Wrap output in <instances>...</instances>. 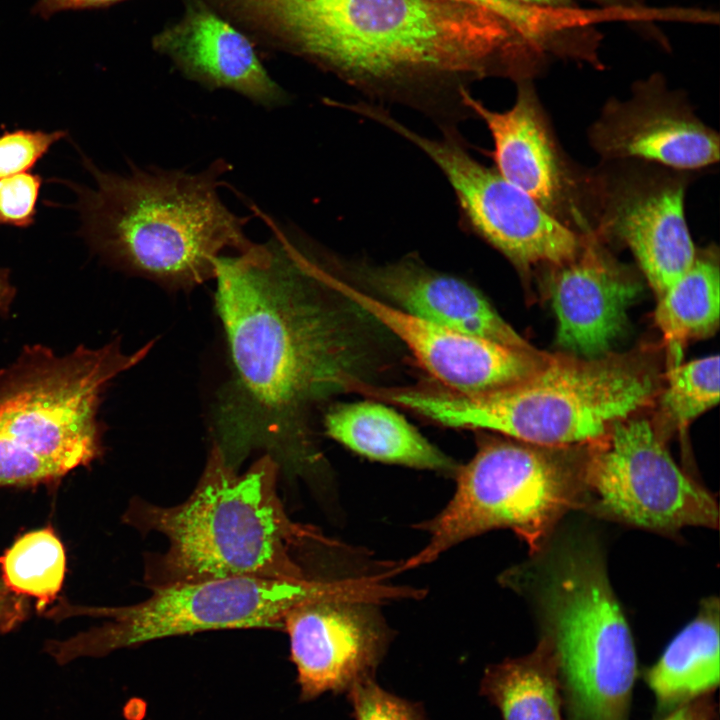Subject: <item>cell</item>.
I'll list each match as a JSON object with an SVG mask.
<instances>
[{"label": "cell", "mask_w": 720, "mask_h": 720, "mask_svg": "<svg viewBox=\"0 0 720 720\" xmlns=\"http://www.w3.org/2000/svg\"><path fill=\"white\" fill-rule=\"evenodd\" d=\"M264 243L216 262L214 304L230 376L217 395L214 443L238 470L263 451L287 475L322 474L313 409L360 390L369 350L344 298L322 274V249L272 225Z\"/></svg>", "instance_id": "cell-1"}, {"label": "cell", "mask_w": 720, "mask_h": 720, "mask_svg": "<svg viewBox=\"0 0 720 720\" xmlns=\"http://www.w3.org/2000/svg\"><path fill=\"white\" fill-rule=\"evenodd\" d=\"M203 1L255 42L416 110L442 134L474 117L464 101L474 82L533 80L552 54L548 41L457 0Z\"/></svg>", "instance_id": "cell-2"}, {"label": "cell", "mask_w": 720, "mask_h": 720, "mask_svg": "<svg viewBox=\"0 0 720 720\" xmlns=\"http://www.w3.org/2000/svg\"><path fill=\"white\" fill-rule=\"evenodd\" d=\"M82 160L94 186L66 182L77 195L80 234L116 270L189 292L215 278L224 251L254 243L245 234L248 218L219 196L220 176L230 168L224 160L197 173L132 167L126 175Z\"/></svg>", "instance_id": "cell-3"}, {"label": "cell", "mask_w": 720, "mask_h": 720, "mask_svg": "<svg viewBox=\"0 0 720 720\" xmlns=\"http://www.w3.org/2000/svg\"><path fill=\"white\" fill-rule=\"evenodd\" d=\"M278 464L264 454L244 473L213 442L195 489L182 503L159 506L134 498L123 520L168 540L145 561L150 589L230 577L305 580L301 553L329 544L312 527L293 521L277 491Z\"/></svg>", "instance_id": "cell-4"}, {"label": "cell", "mask_w": 720, "mask_h": 720, "mask_svg": "<svg viewBox=\"0 0 720 720\" xmlns=\"http://www.w3.org/2000/svg\"><path fill=\"white\" fill-rule=\"evenodd\" d=\"M660 390L655 354L639 349L593 358L552 354L525 380L490 391L390 388L382 397L444 426L572 447L598 440L615 423L651 404Z\"/></svg>", "instance_id": "cell-5"}, {"label": "cell", "mask_w": 720, "mask_h": 720, "mask_svg": "<svg viewBox=\"0 0 720 720\" xmlns=\"http://www.w3.org/2000/svg\"><path fill=\"white\" fill-rule=\"evenodd\" d=\"M154 343L125 353L116 337L64 355L42 344L25 345L0 369V486L56 481L101 457L104 395Z\"/></svg>", "instance_id": "cell-6"}, {"label": "cell", "mask_w": 720, "mask_h": 720, "mask_svg": "<svg viewBox=\"0 0 720 720\" xmlns=\"http://www.w3.org/2000/svg\"><path fill=\"white\" fill-rule=\"evenodd\" d=\"M568 448L483 439L473 458L458 467L452 498L420 526L429 536L426 545L401 570L431 563L493 529H511L538 549L557 520L581 502L580 452Z\"/></svg>", "instance_id": "cell-7"}, {"label": "cell", "mask_w": 720, "mask_h": 720, "mask_svg": "<svg viewBox=\"0 0 720 720\" xmlns=\"http://www.w3.org/2000/svg\"><path fill=\"white\" fill-rule=\"evenodd\" d=\"M541 609L568 720H628L636 651L599 558L565 553L545 582Z\"/></svg>", "instance_id": "cell-8"}, {"label": "cell", "mask_w": 720, "mask_h": 720, "mask_svg": "<svg viewBox=\"0 0 720 720\" xmlns=\"http://www.w3.org/2000/svg\"><path fill=\"white\" fill-rule=\"evenodd\" d=\"M323 579L280 580L230 577L177 583L152 590L146 600L121 607H80L62 602L50 617L105 618L102 625L45 649L58 663L101 657L149 641L220 629L261 628L284 631L288 611L316 593Z\"/></svg>", "instance_id": "cell-9"}, {"label": "cell", "mask_w": 720, "mask_h": 720, "mask_svg": "<svg viewBox=\"0 0 720 720\" xmlns=\"http://www.w3.org/2000/svg\"><path fill=\"white\" fill-rule=\"evenodd\" d=\"M349 109L425 153L452 188L464 228L501 253L522 274L562 263L579 249L580 232L552 216L494 167L476 160L459 132L430 138L399 121L380 104L358 101Z\"/></svg>", "instance_id": "cell-10"}, {"label": "cell", "mask_w": 720, "mask_h": 720, "mask_svg": "<svg viewBox=\"0 0 720 720\" xmlns=\"http://www.w3.org/2000/svg\"><path fill=\"white\" fill-rule=\"evenodd\" d=\"M664 443L650 420L630 416L615 423L580 450L581 499L584 494L600 514L648 530L716 528L714 498L677 466Z\"/></svg>", "instance_id": "cell-11"}, {"label": "cell", "mask_w": 720, "mask_h": 720, "mask_svg": "<svg viewBox=\"0 0 720 720\" xmlns=\"http://www.w3.org/2000/svg\"><path fill=\"white\" fill-rule=\"evenodd\" d=\"M689 173L636 160L603 161L583 173L590 229L630 250L656 298L696 257L684 212Z\"/></svg>", "instance_id": "cell-12"}, {"label": "cell", "mask_w": 720, "mask_h": 720, "mask_svg": "<svg viewBox=\"0 0 720 720\" xmlns=\"http://www.w3.org/2000/svg\"><path fill=\"white\" fill-rule=\"evenodd\" d=\"M370 584L324 580L319 590L293 606L284 618L300 698L348 692L374 678L391 633L375 606Z\"/></svg>", "instance_id": "cell-13"}, {"label": "cell", "mask_w": 720, "mask_h": 720, "mask_svg": "<svg viewBox=\"0 0 720 720\" xmlns=\"http://www.w3.org/2000/svg\"><path fill=\"white\" fill-rule=\"evenodd\" d=\"M322 274L331 288L405 344L443 388L477 393L507 387L536 373L552 356L463 334L404 311L343 277L327 252Z\"/></svg>", "instance_id": "cell-14"}, {"label": "cell", "mask_w": 720, "mask_h": 720, "mask_svg": "<svg viewBox=\"0 0 720 720\" xmlns=\"http://www.w3.org/2000/svg\"><path fill=\"white\" fill-rule=\"evenodd\" d=\"M588 139L603 161L636 160L683 172L719 161L718 133L658 73L637 81L625 100H608Z\"/></svg>", "instance_id": "cell-15"}, {"label": "cell", "mask_w": 720, "mask_h": 720, "mask_svg": "<svg viewBox=\"0 0 720 720\" xmlns=\"http://www.w3.org/2000/svg\"><path fill=\"white\" fill-rule=\"evenodd\" d=\"M516 85L514 104L507 110H492L471 91L464 95L465 104L490 132L494 168L577 231L586 220L581 209L583 173L576 172L561 151L533 81Z\"/></svg>", "instance_id": "cell-16"}, {"label": "cell", "mask_w": 720, "mask_h": 720, "mask_svg": "<svg viewBox=\"0 0 720 720\" xmlns=\"http://www.w3.org/2000/svg\"><path fill=\"white\" fill-rule=\"evenodd\" d=\"M570 259L542 266L557 320V343L570 354L593 358L609 353L642 285L590 228L580 232Z\"/></svg>", "instance_id": "cell-17"}, {"label": "cell", "mask_w": 720, "mask_h": 720, "mask_svg": "<svg viewBox=\"0 0 720 720\" xmlns=\"http://www.w3.org/2000/svg\"><path fill=\"white\" fill-rule=\"evenodd\" d=\"M334 262L346 279L413 315L508 347L535 348L478 289L461 278L428 267L415 256L385 264L350 263L336 257Z\"/></svg>", "instance_id": "cell-18"}, {"label": "cell", "mask_w": 720, "mask_h": 720, "mask_svg": "<svg viewBox=\"0 0 720 720\" xmlns=\"http://www.w3.org/2000/svg\"><path fill=\"white\" fill-rule=\"evenodd\" d=\"M152 46L185 77L209 89H229L266 108L288 101L251 39L201 0H190L183 17L156 34Z\"/></svg>", "instance_id": "cell-19"}, {"label": "cell", "mask_w": 720, "mask_h": 720, "mask_svg": "<svg viewBox=\"0 0 720 720\" xmlns=\"http://www.w3.org/2000/svg\"><path fill=\"white\" fill-rule=\"evenodd\" d=\"M324 428L335 441L375 461L450 476L459 467L399 413L376 402L336 405L326 413Z\"/></svg>", "instance_id": "cell-20"}, {"label": "cell", "mask_w": 720, "mask_h": 720, "mask_svg": "<svg viewBox=\"0 0 720 720\" xmlns=\"http://www.w3.org/2000/svg\"><path fill=\"white\" fill-rule=\"evenodd\" d=\"M658 712L711 694L719 685V602L703 603L697 617L668 644L645 673Z\"/></svg>", "instance_id": "cell-21"}, {"label": "cell", "mask_w": 720, "mask_h": 720, "mask_svg": "<svg viewBox=\"0 0 720 720\" xmlns=\"http://www.w3.org/2000/svg\"><path fill=\"white\" fill-rule=\"evenodd\" d=\"M720 273L717 247L697 250L692 265L659 297L655 322L664 338L667 370L681 364L685 345L719 327Z\"/></svg>", "instance_id": "cell-22"}, {"label": "cell", "mask_w": 720, "mask_h": 720, "mask_svg": "<svg viewBox=\"0 0 720 720\" xmlns=\"http://www.w3.org/2000/svg\"><path fill=\"white\" fill-rule=\"evenodd\" d=\"M480 687L503 720H563L558 663L543 636L531 653L488 666Z\"/></svg>", "instance_id": "cell-23"}, {"label": "cell", "mask_w": 720, "mask_h": 720, "mask_svg": "<svg viewBox=\"0 0 720 720\" xmlns=\"http://www.w3.org/2000/svg\"><path fill=\"white\" fill-rule=\"evenodd\" d=\"M1 579L19 596L36 599L39 611L60 592L66 573L63 544L50 527L19 536L0 557Z\"/></svg>", "instance_id": "cell-24"}, {"label": "cell", "mask_w": 720, "mask_h": 720, "mask_svg": "<svg viewBox=\"0 0 720 720\" xmlns=\"http://www.w3.org/2000/svg\"><path fill=\"white\" fill-rule=\"evenodd\" d=\"M719 356L710 355L679 364L666 374V384L658 393L653 424L658 435L684 433L698 416L719 402Z\"/></svg>", "instance_id": "cell-25"}, {"label": "cell", "mask_w": 720, "mask_h": 720, "mask_svg": "<svg viewBox=\"0 0 720 720\" xmlns=\"http://www.w3.org/2000/svg\"><path fill=\"white\" fill-rule=\"evenodd\" d=\"M489 10L524 31L549 41L569 57L579 51L592 22L589 10H553L529 6L517 0H457Z\"/></svg>", "instance_id": "cell-26"}, {"label": "cell", "mask_w": 720, "mask_h": 720, "mask_svg": "<svg viewBox=\"0 0 720 720\" xmlns=\"http://www.w3.org/2000/svg\"><path fill=\"white\" fill-rule=\"evenodd\" d=\"M66 136V130H4L0 134V179L31 170Z\"/></svg>", "instance_id": "cell-27"}, {"label": "cell", "mask_w": 720, "mask_h": 720, "mask_svg": "<svg viewBox=\"0 0 720 720\" xmlns=\"http://www.w3.org/2000/svg\"><path fill=\"white\" fill-rule=\"evenodd\" d=\"M347 693L355 720H427L420 704L389 693L374 678L356 683Z\"/></svg>", "instance_id": "cell-28"}, {"label": "cell", "mask_w": 720, "mask_h": 720, "mask_svg": "<svg viewBox=\"0 0 720 720\" xmlns=\"http://www.w3.org/2000/svg\"><path fill=\"white\" fill-rule=\"evenodd\" d=\"M41 175L23 172L0 179V226L28 228L35 223Z\"/></svg>", "instance_id": "cell-29"}, {"label": "cell", "mask_w": 720, "mask_h": 720, "mask_svg": "<svg viewBox=\"0 0 720 720\" xmlns=\"http://www.w3.org/2000/svg\"><path fill=\"white\" fill-rule=\"evenodd\" d=\"M27 606L22 596L12 592L0 577V632H7L26 616Z\"/></svg>", "instance_id": "cell-30"}, {"label": "cell", "mask_w": 720, "mask_h": 720, "mask_svg": "<svg viewBox=\"0 0 720 720\" xmlns=\"http://www.w3.org/2000/svg\"><path fill=\"white\" fill-rule=\"evenodd\" d=\"M529 6L553 9V10H565L579 8L578 5L581 2H590L605 7L606 9L612 10H631L634 8H640L638 0H517Z\"/></svg>", "instance_id": "cell-31"}, {"label": "cell", "mask_w": 720, "mask_h": 720, "mask_svg": "<svg viewBox=\"0 0 720 720\" xmlns=\"http://www.w3.org/2000/svg\"><path fill=\"white\" fill-rule=\"evenodd\" d=\"M710 695L680 705L667 713L662 720H715V705Z\"/></svg>", "instance_id": "cell-32"}, {"label": "cell", "mask_w": 720, "mask_h": 720, "mask_svg": "<svg viewBox=\"0 0 720 720\" xmlns=\"http://www.w3.org/2000/svg\"><path fill=\"white\" fill-rule=\"evenodd\" d=\"M118 1L122 0H39L33 12L47 18L62 10L102 7Z\"/></svg>", "instance_id": "cell-33"}, {"label": "cell", "mask_w": 720, "mask_h": 720, "mask_svg": "<svg viewBox=\"0 0 720 720\" xmlns=\"http://www.w3.org/2000/svg\"><path fill=\"white\" fill-rule=\"evenodd\" d=\"M16 287L10 281V271L0 267V315L7 317L16 296Z\"/></svg>", "instance_id": "cell-34"}]
</instances>
